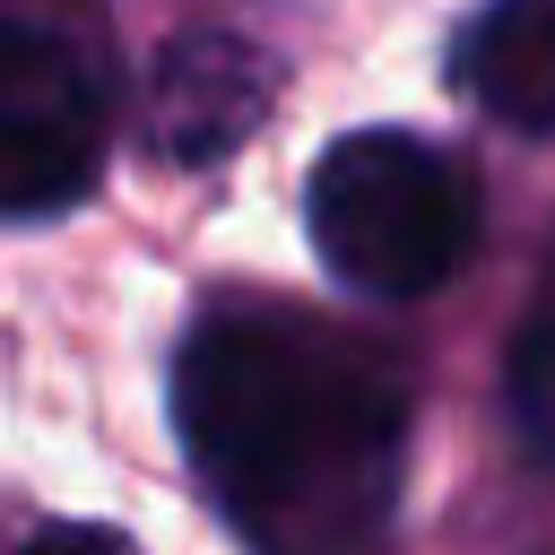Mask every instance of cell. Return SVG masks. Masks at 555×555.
Masks as SVG:
<instances>
[{
    "mask_svg": "<svg viewBox=\"0 0 555 555\" xmlns=\"http://www.w3.org/2000/svg\"><path fill=\"white\" fill-rule=\"evenodd\" d=\"M408 373L304 304L217 295L173 347V434L251 555H373L408 477Z\"/></svg>",
    "mask_w": 555,
    "mask_h": 555,
    "instance_id": "cell-1",
    "label": "cell"
},
{
    "mask_svg": "<svg viewBox=\"0 0 555 555\" xmlns=\"http://www.w3.org/2000/svg\"><path fill=\"white\" fill-rule=\"evenodd\" d=\"M304 225L330 278H347L356 295H390L416 304L434 286L460 278V260L477 251L486 199L477 173L416 130H347L330 139V156L304 182Z\"/></svg>",
    "mask_w": 555,
    "mask_h": 555,
    "instance_id": "cell-2",
    "label": "cell"
},
{
    "mask_svg": "<svg viewBox=\"0 0 555 555\" xmlns=\"http://www.w3.org/2000/svg\"><path fill=\"white\" fill-rule=\"evenodd\" d=\"M113 139V61L87 17L9 0L0 26V208L17 225L87 199Z\"/></svg>",
    "mask_w": 555,
    "mask_h": 555,
    "instance_id": "cell-3",
    "label": "cell"
},
{
    "mask_svg": "<svg viewBox=\"0 0 555 555\" xmlns=\"http://www.w3.org/2000/svg\"><path fill=\"white\" fill-rule=\"evenodd\" d=\"M278 104V61L225 26H191L173 35L156 61H147V87H139V147L156 165H225Z\"/></svg>",
    "mask_w": 555,
    "mask_h": 555,
    "instance_id": "cell-4",
    "label": "cell"
},
{
    "mask_svg": "<svg viewBox=\"0 0 555 555\" xmlns=\"http://www.w3.org/2000/svg\"><path fill=\"white\" fill-rule=\"evenodd\" d=\"M460 95L529 139H555V0H477L451 35Z\"/></svg>",
    "mask_w": 555,
    "mask_h": 555,
    "instance_id": "cell-5",
    "label": "cell"
},
{
    "mask_svg": "<svg viewBox=\"0 0 555 555\" xmlns=\"http://www.w3.org/2000/svg\"><path fill=\"white\" fill-rule=\"evenodd\" d=\"M503 425L529 460H555V251H546V278L503 347Z\"/></svg>",
    "mask_w": 555,
    "mask_h": 555,
    "instance_id": "cell-6",
    "label": "cell"
},
{
    "mask_svg": "<svg viewBox=\"0 0 555 555\" xmlns=\"http://www.w3.org/2000/svg\"><path fill=\"white\" fill-rule=\"evenodd\" d=\"M26 555H139V546L121 529H104V520H52V529L26 538Z\"/></svg>",
    "mask_w": 555,
    "mask_h": 555,
    "instance_id": "cell-7",
    "label": "cell"
}]
</instances>
